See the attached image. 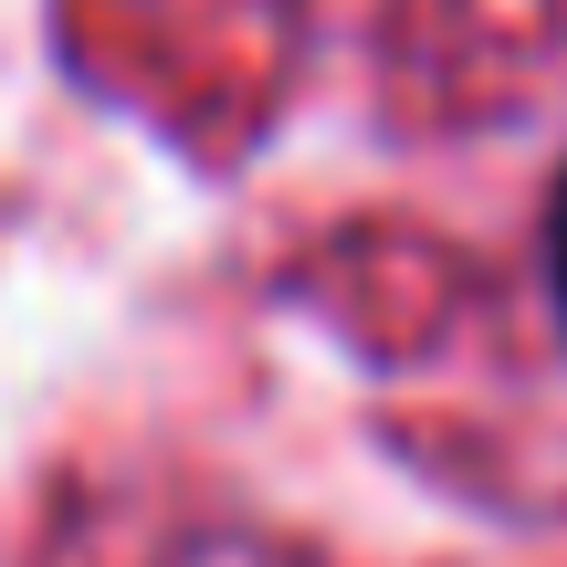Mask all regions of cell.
<instances>
[{"instance_id":"6da1fadb","label":"cell","mask_w":567,"mask_h":567,"mask_svg":"<svg viewBox=\"0 0 567 567\" xmlns=\"http://www.w3.org/2000/svg\"><path fill=\"white\" fill-rule=\"evenodd\" d=\"M547 274H557V305H567V179H557V210H547Z\"/></svg>"}]
</instances>
